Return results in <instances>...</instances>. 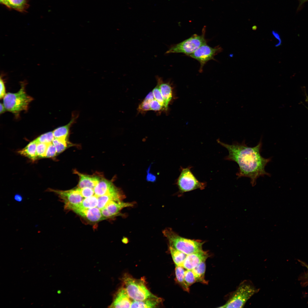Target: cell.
I'll use <instances>...</instances> for the list:
<instances>
[{
    "instance_id": "obj_1",
    "label": "cell",
    "mask_w": 308,
    "mask_h": 308,
    "mask_svg": "<svg viewBox=\"0 0 308 308\" xmlns=\"http://www.w3.org/2000/svg\"><path fill=\"white\" fill-rule=\"evenodd\" d=\"M218 143L225 148L228 155L225 159L236 163L239 166L238 171L236 173L237 178L245 177L249 178L252 186L256 184V179L260 177L270 174L266 172L265 167L271 160V158H265L261 155L262 146V137L256 146L251 147L245 143V140L241 143L234 142L229 145L221 142L219 139Z\"/></svg>"
},
{
    "instance_id": "obj_2",
    "label": "cell",
    "mask_w": 308,
    "mask_h": 308,
    "mask_svg": "<svg viewBox=\"0 0 308 308\" xmlns=\"http://www.w3.org/2000/svg\"><path fill=\"white\" fill-rule=\"evenodd\" d=\"M163 233L167 239L169 246L187 255L202 250L203 242L182 237L171 228L165 229Z\"/></svg>"
},
{
    "instance_id": "obj_3",
    "label": "cell",
    "mask_w": 308,
    "mask_h": 308,
    "mask_svg": "<svg viewBox=\"0 0 308 308\" xmlns=\"http://www.w3.org/2000/svg\"><path fill=\"white\" fill-rule=\"evenodd\" d=\"M26 84V82H21V88L17 92L6 94L3 98V104L7 110L18 114L21 111L27 110L33 98L27 94Z\"/></svg>"
},
{
    "instance_id": "obj_4",
    "label": "cell",
    "mask_w": 308,
    "mask_h": 308,
    "mask_svg": "<svg viewBox=\"0 0 308 308\" xmlns=\"http://www.w3.org/2000/svg\"><path fill=\"white\" fill-rule=\"evenodd\" d=\"M258 290L250 281H244L232 293L226 303L219 307L242 308L247 301Z\"/></svg>"
},
{
    "instance_id": "obj_5",
    "label": "cell",
    "mask_w": 308,
    "mask_h": 308,
    "mask_svg": "<svg viewBox=\"0 0 308 308\" xmlns=\"http://www.w3.org/2000/svg\"><path fill=\"white\" fill-rule=\"evenodd\" d=\"M123 281L128 296L133 300L143 301L155 296L147 289L141 279H137L125 275Z\"/></svg>"
},
{
    "instance_id": "obj_6",
    "label": "cell",
    "mask_w": 308,
    "mask_h": 308,
    "mask_svg": "<svg viewBox=\"0 0 308 308\" xmlns=\"http://www.w3.org/2000/svg\"><path fill=\"white\" fill-rule=\"evenodd\" d=\"M191 166L186 168L180 167V173L176 184L181 194L198 189L203 190L206 186L205 182L198 181L191 171Z\"/></svg>"
},
{
    "instance_id": "obj_7",
    "label": "cell",
    "mask_w": 308,
    "mask_h": 308,
    "mask_svg": "<svg viewBox=\"0 0 308 308\" xmlns=\"http://www.w3.org/2000/svg\"><path fill=\"white\" fill-rule=\"evenodd\" d=\"M205 27H204L201 35L196 34L193 35L184 40L171 46L165 53H180L188 55L193 52L202 45L206 44L205 37Z\"/></svg>"
},
{
    "instance_id": "obj_8",
    "label": "cell",
    "mask_w": 308,
    "mask_h": 308,
    "mask_svg": "<svg viewBox=\"0 0 308 308\" xmlns=\"http://www.w3.org/2000/svg\"><path fill=\"white\" fill-rule=\"evenodd\" d=\"M47 190L53 192L58 195L64 204L65 210H70L73 207L80 204L83 200V197L80 194L78 187L66 191L50 188L48 189Z\"/></svg>"
},
{
    "instance_id": "obj_9",
    "label": "cell",
    "mask_w": 308,
    "mask_h": 308,
    "mask_svg": "<svg viewBox=\"0 0 308 308\" xmlns=\"http://www.w3.org/2000/svg\"><path fill=\"white\" fill-rule=\"evenodd\" d=\"M222 50V48L219 46L212 48L206 44L202 45L188 56L199 62L200 66L199 71L201 72L203 66L206 62L210 60H214V56Z\"/></svg>"
},
{
    "instance_id": "obj_10",
    "label": "cell",
    "mask_w": 308,
    "mask_h": 308,
    "mask_svg": "<svg viewBox=\"0 0 308 308\" xmlns=\"http://www.w3.org/2000/svg\"><path fill=\"white\" fill-rule=\"evenodd\" d=\"M134 204L133 202H125L123 201H112L101 210V213L106 219L112 218L119 216L122 209L132 206Z\"/></svg>"
},
{
    "instance_id": "obj_11",
    "label": "cell",
    "mask_w": 308,
    "mask_h": 308,
    "mask_svg": "<svg viewBox=\"0 0 308 308\" xmlns=\"http://www.w3.org/2000/svg\"><path fill=\"white\" fill-rule=\"evenodd\" d=\"M208 256L207 252L203 250L187 255L183 266L187 270H192L201 262L205 261Z\"/></svg>"
},
{
    "instance_id": "obj_12",
    "label": "cell",
    "mask_w": 308,
    "mask_h": 308,
    "mask_svg": "<svg viewBox=\"0 0 308 308\" xmlns=\"http://www.w3.org/2000/svg\"><path fill=\"white\" fill-rule=\"evenodd\" d=\"M73 211L91 222H96L106 219L102 216L101 210L98 208H78Z\"/></svg>"
},
{
    "instance_id": "obj_13",
    "label": "cell",
    "mask_w": 308,
    "mask_h": 308,
    "mask_svg": "<svg viewBox=\"0 0 308 308\" xmlns=\"http://www.w3.org/2000/svg\"><path fill=\"white\" fill-rule=\"evenodd\" d=\"M121 190L110 181L101 178L94 189L95 195L98 197L111 194Z\"/></svg>"
},
{
    "instance_id": "obj_14",
    "label": "cell",
    "mask_w": 308,
    "mask_h": 308,
    "mask_svg": "<svg viewBox=\"0 0 308 308\" xmlns=\"http://www.w3.org/2000/svg\"><path fill=\"white\" fill-rule=\"evenodd\" d=\"M124 287H122L117 292L110 307L129 308L132 302Z\"/></svg>"
},
{
    "instance_id": "obj_15",
    "label": "cell",
    "mask_w": 308,
    "mask_h": 308,
    "mask_svg": "<svg viewBox=\"0 0 308 308\" xmlns=\"http://www.w3.org/2000/svg\"><path fill=\"white\" fill-rule=\"evenodd\" d=\"M74 172V173L77 174L79 177L78 187L80 189L89 187L94 189L101 178L98 176L83 174L76 170Z\"/></svg>"
},
{
    "instance_id": "obj_16",
    "label": "cell",
    "mask_w": 308,
    "mask_h": 308,
    "mask_svg": "<svg viewBox=\"0 0 308 308\" xmlns=\"http://www.w3.org/2000/svg\"><path fill=\"white\" fill-rule=\"evenodd\" d=\"M125 196L120 190L117 192L98 197L97 207L101 210L112 201H122Z\"/></svg>"
},
{
    "instance_id": "obj_17",
    "label": "cell",
    "mask_w": 308,
    "mask_h": 308,
    "mask_svg": "<svg viewBox=\"0 0 308 308\" xmlns=\"http://www.w3.org/2000/svg\"><path fill=\"white\" fill-rule=\"evenodd\" d=\"M156 78L157 82L159 83L160 90L164 101L165 110H167L172 97V88L169 83L164 82L161 78L157 76Z\"/></svg>"
},
{
    "instance_id": "obj_18",
    "label": "cell",
    "mask_w": 308,
    "mask_h": 308,
    "mask_svg": "<svg viewBox=\"0 0 308 308\" xmlns=\"http://www.w3.org/2000/svg\"><path fill=\"white\" fill-rule=\"evenodd\" d=\"M160 299L155 296L143 301L133 300L131 308H155L159 304Z\"/></svg>"
},
{
    "instance_id": "obj_19",
    "label": "cell",
    "mask_w": 308,
    "mask_h": 308,
    "mask_svg": "<svg viewBox=\"0 0 308 308\" xmlns=\"http://www.w3.org/2000/svg\"><path fill=\"white\" fill-rule=\"evenodd\" d=\"M37 143L35 139L29 143L25 148L18 151V153L33 161H35L37 157Z\"/></svg>"
},
{
    "instance_id": "obj_20",
    "label": "cell",
    "mask_w": 308,
    "mask_h": 308,
    "mask_svg": "<svg viewBox=\"0 0 308 308\" xmlns=\"http://www.w3.org/2000/svg\"><path fill=\"white\" fill-rule=\"evenodd\" d=\"M75 118L73 117L67 125L54 130L53 132L54 138L67 139L70 128L75 121Z\"/></svg>"
},
{
    "instance_id": "obj_21",
    "label": "cell",
    "mask_w": 308,
    "mask_h": 308,
    "mask_svg": "<svg viewBox=\"0 0 308 308\" xmlns=\"http://www.w3.org/2000/svg\"><path fill=\"white\" fill-rule=\"evenodd\" d=\"M205 261L203 262L192 270L196 281L204 284H207L208 282L205 279L206 270Z\"/></svg>"
},
{
    "instance_id": "obj_22",
    "label": "cell",
    "mask_w": 308,
    "mask_h": 308,
    "mask_svg": "<svg viewBox=\"0 0 308 308\" xmlns=\"http://www.w3.org/2000/svg\"><path fill=\"white\" fill-rule=\"evenodd\" d=\"M183 266L176 265L175 270L176 278L178 283L183 289L187 292H189V286L186 283L185 280V270Z\"/></svg>"
},
{
    "instance_id": "obj_23",
    "label": "cell",
    "mask_w": 308,
    "mask_h": 308,
    "mask_svg": "<svg viewBox=\"0 0 308 308\" xmlns=\"http://www.w3.org/2000/svg\"><path fill=\"white\" fill-rule=\"evenodd\" d=\"M19 11H25L29 7L27 0H9L5 5Z\"/></svg>"
},
{
    "instance_id": "obj_24",
    "label": "cell",
    "mask_w": 308,
    "mask_h": 308,
    "mask_svg": "<svg viewBox=\"0 0 308 308\" xmlns=\"http://www.w3.org/2000/svg\"><path fill=\"white\" fill-rule=\"evenodd\" d=\"M98 203V196L96 195L83 199L79 205L73 208L71 210L77 208L88 209L95 207Z\"/></svg>"
},
{
    "instance_id": "obj_25",
    "label": "cell",
    "mask_w": 308,
    "mask_h": 308,
    "mask_svg": "<svg viewBox=\"0 0 308 308\" xmlns=\"http://www.w3.org/2000/svg\"><path fill=\"white\" fill-rule=\"evenodd\" d=\"M169 249L173 260L175 265L183 266L187 255L170 246Z\"/></svg>"
},
{
    "instance_id": "obj_26",
    "label": "cell",
    "mask_w": 308,
    "mask_h": 308,
    "mask_svg": "<svg viewBox=\"0 0 308 308\" xmlns=\"http://www.w3.org/2000/svg\"><path fill=\"white\" fill-rule=\"evenodd\" d=\"M52 143L56 148L57 154L62 152L68 147L71 145L67 139L54 138Z\"/></svg>"
},
{
    "instance_id": "obj_27",
    "label": "cell",
    "mask_w": 308,
    "mask_h": 308,
    "mask_svg": "<svg viewBox=\"0 0 308 308\" xmlns=\"http://www.w3.org/2000/svg\"><path fill=\"white\" fill-rule=\"evenodd\" d=\"M54 138L53 131H50L43 134L35 140L38 143H49L51 142Z\"/></svg>"
},
{
    "instance_id": "obj_28",
    "label": "cell",
    "mask_w": 308,
    "mask_h": 308,
    "mask_svg": "<svg viewBox=\"0 0 308 308\" xmlns=\"http://www.w3.org/2000/svg\"><path fill=\"white\" fill-rule=\"evenodd\" d=\"M154 98L157 100L163 106L165 110L164 101L161 92L159 83L157 82V84L152 91Z\"/></svg>"
},
{
    "instance_id": "obj_29",
    "label": "cell",
    "mask_w": 308,
    "mask_h": 308,
    "mask_svg": "<svg viewBox=\"0 0 308 308\" xmlns=\"http://www.w3.org/2000/svg\"><path fill=\"white\" fill-rule=\"evenodd\" d=\"M48 144L42 143H37V157L39 158L45 157L46 151Z\"/></svg>"
},
{
    "instance_id": "obj_30",
    "label": "cell",
    "mask_w": 308,
    "mask_h": 308,
    "mask_svg": "<svg viewBox=\"0 0 308 308\" xmlns=\"http://www.w3.org/2000/svg\"><path fill=\"white\" fill-rule=\"evenodd\" d=\"M185 279L186 283L189 287L196 281L192 270H185Z\"/></svg>"
},
{
    "instance_id": "obj_31",
    "label": "cell",
    "mask_w": 308,
    "mask_h": 308,
    "mask_svg": "<svg viewBox=\"0 0 308 308\" xmlns=\"http://www.w3.org/2000/svg\"><path fill=\"white\" fill-rule=\"evenodd\" d=\"M57 155L56 148L52 142L48 144L46 151L45 157H52Z\"/></svg>"
},
{
    "instance_id": "obj_32",
    "label": "cell",
    "mask_w": 308,
    "mask_h": 308,
    "mask_svg": "<svg viewBox=\"0 0 308 308\" xmlns=\"http://www.w3.org/2000/svg\"><path fill=\"white\" fill-rule=\"evenodd\" d=\"M80 194L84 198H86L93 195L94 194V189L89 187L80 189L78 187Z\"/></svg>"
},
{
    "instance_id": "obj_33",
    "label": "cell",
    "mask_w": 308,
    "mask_h": 308,
    "mask_svg": "<svg viewBox=\"0 0 308 308\" xmlns=\"http://www.w3.org/2000/svg\"><path fill=\"white\" fill-rule=\"evenodd\" d=\"M151 101L145 98L139 106L138 107L139 111L142 112L151 110L150 103Z\"/></svg>"
},
{
    "instance_id": "obj_34",
    "label": "cell",
    "mask_w": 308,
    "mask_h": 308,
    "mask_svg": "<svg viewBox=\"0 0 308 308\" xmlns=\"http://www.w3.org/2000/svg\"><path fill=\"white\" fill-rule=\"evenodd\" d=\"M150 105L151 110L157 111H159L162 109H164L163 106L155 98L151 101Z\"/></svg>"
},
{
    "instance_id": "obj_35",
    "label": "cell",
    "mask_w": 308,
    "mask_h": 308,
    "mask_svg": "<svg viewBox=\"0 0 308 308\" xmlns=\"http://www.w3.org/2000/svg\"><path fill=\"white\" fill-rule=\"evenodd\" d=\"M4 74L2 73L0 76V98H3L6 94L5 88L4 80L3 77Z\"/></svg>"
},
{
    "instance_id": "obj_36",
    "label": "cell",
    "mask_w": 308,
    "mask_h": 308,
    "mask_svg": "<svg viewBox=\"0 0 308 308\" xmlns=\"http://www.w3.org/2000/svg\"><path fill=\"white\" fill-rule=\"evenodd\" d=\"M272 33L274 37L279 41V42L275 45V46L277 47L279 46L281 44V42L279 35L278 33L274 31H272Z\"/></svg>"
},
{
    "instance_id": "obj_37",
    "label": "cell",
    "mask_w": 308,
    "mask_h": 308,
    "mask_svg": "<svg viewBox=\"0 0 308 308\" xmlns=\"http://www.w3.org/2000/svg\"><path fill=\"white\" fill-rule=\"evenodd\" d=\"M155 179L156 178L155 176L153 175V174L150 173H149L148 172V173L147 177V180H148L149 181H150L153 182L155 180Z\"/></svg>"
},
{
    "instance_id": "obj_38",
    "label": "cell",
    "mask_w": 308,
    "mask_h": 308,
    "mask_svg": "<svg viewBox=\"0 0 308 308\" xmlns=\"http://www.w3.org/2000/svg\"><path fill=\"white\" fill-rule=\"evenodd\" d=\"M299 2V5L298 7L297 11H299L300 10L304 3L308 1V0H298Z\"/></svg>"
},
{
    "instance_id": "obj_39",
    "label": "cell",
    "mask_w": 308,
    "mask_h": 308,
    "mask_svg": "<svg viewBox=\"0 0 308 308\" xmlns=\"http://www.w3.org/2000/svg\"><path fill=\"white\" fill-rule=\"evenodd\" d=\"M14 199L16 201L20 202L22 200L23 197L20 194H17L15 196Z\"/></svg>"
},
{
    "instance_id": "obj_40",
    "label": "cell",
    "mask_w": 308,
    "mask_h": 308,
    "mask_svg": "<svg viewBox=\"0 0 308 308\" xmlns=\"http://www.w3.org/2000/svg\"><path fill=\"white\" fill-rule=\"evenodd\" d=\"M0 107L1 114L4 113L7 110L3 103H0Z\"/></svg>"
},
{
    "instance_id": "obj_41",
    "label": "cell",
    "mask_w": 308,
    "mask_h": 308,
    "mask_svg": "<svg viewBox=\"0 0 308 308\" xmlns=\"http://www.w3.org/2000/svg\"><path fill=\"white\" fill-rule=\"evenodd\" d=\"M9 0H0V1L2 4L6 5Z\"/></svg>"
},
{
    "instance_id": "obj_42",
    "label": "cell",
    "mask_w": 308,
    "mask_h": 308,
    "mask_svg": "<svg viewBox=\"0 0 308 308\" xmlns=\"http://www.w3.org/2000/svg\"><path fill=\"white\" fill-rule=\"evenodd\" d=\"M300 262L303 265H304L307 268L308 270L307 273V276L308 277V265L303 262H302L301 261H300Z\"/></svg>"
},
{
    "instance_id": "obj_43",
    "label": "cell",
    "mask_w": 308,
    "mask_h": 308,
    "mask_svg": "<svg viewBox=\"0 0 308 308\" xmlns=\"http://www.w3.org/2000/svg\"><path fill=\"white\" fill-rule=\"evenodd\" d=\"M257 29V27L256 26H254L252 27V29L253 30H256Z\"/></svg>"
},
{
    "instance_id": "obj_44",
    "label": "cell",
    "mask_w": 308,
    "mask_h": 308,
    "mask_svg": "<svg viewBox=\"0 0 308 308\" xmlns=\"http://www.w3.org/2000/svg\"><path fill=\"white\" fill-rule=\"evenodd\" d=\"M306 100L308 103V97L307 96H306Z\"/></svg>"
}]
</instances>
